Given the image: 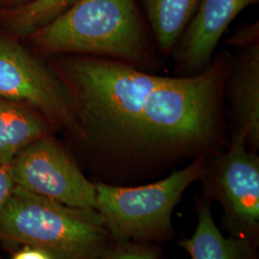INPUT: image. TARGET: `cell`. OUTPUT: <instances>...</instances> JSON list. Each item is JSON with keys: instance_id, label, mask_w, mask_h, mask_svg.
<instances>
[{"instance_id": "13", "label": "cell", "mask_w": 259, "mask_h": 259, "mask_svg": "<svg viewBox=\"0 0 259 259\" xmlns=\"http://www.w3.org/2000/svg\"><path fill=\"white\" fill-rule=\"evenodd\" d=\"M77 0H32L20 6L10 18V27L27 37L65 12Z\"/></svg>"}, {"instance_id": "8", "label": "cell", "mask_w": 259, "mask_h": 259, "mask_svg": "<svg viewBox=\"0 0 259 259\" xmlns=\"http://www.w3.org/2000/svg\"><path fill=\"white\" fill-rule=\"evenodd\" d=\"M235 55L225 85V100L229 104L232 135H238L247 144H259V38L232 46Z\"/></svg>"}, {"instance_id": "16", "label": "cell", "mask_w": 259, "mask_h": 259, "mask_svg": "<svg viewBox=\"0 0 259 259\" xmlns=\"http://www.w3.org/2000/svg\"><path fill=\"white\" fill-rule=\"evenodd\" d=\"M12 259H53V257L45 250L26 246L18 251Z\"/></svg>"}, {"instance_id": "14", "label": "cell", "mask_w": 259, "mask_h": 259, "mask_svg": "<svg viewBox=\"0 0 259 259\" xmlns=\"http://www.w3.org/2000/svg\"><path fill=\"white\" fill-rule=\"evenodd\" d=\"M95 259H157V254L153 250L142 248H125L110 253H104Z\"/></svg>"}, {"instance_id": "17", "label": "cell", "mask_w": 259, "mask_h": 259, "mask_svg": "<svg viewBox=\"0 0 259 259\" xmlns=\"http://www.w3.org/2000/svg\"><path fill=\"white\" fill-rule=\"evenodd\" d=\"M32 0H0V2L5 3V4H19V3H23L22 5H24V3L26 4L28 2H30ZM21 5V6H22Z\"/></svg>"}, {"instance_id": "11", "label": "cell", "mask_w": 259, "mask_h": 259, "mask_svg": "<svg viewBox=\"0 0 259 259\" xmlns=\"http://www.w3.org/2000/svg\"><path fill=\"white\" fill-rule=\"evenodd\" d=\"M157 51L171 55L185 28L193 18L200 0H141Z\"/></svg>"}, {"instance_id": "6", "label": "cell", "mask_w": 259, "mask_h": 259, "mask_svg": "<svg viewBox=\"0 0 259 259\" xmlns=\"http://www.w3.org/2000/svg\"><path fill=\"white\" fill-rule=\"evenodd\" d=\"M0 98L25 104L49 123L72 131L68 94L55 71L23 47L0 39Z\"/></svg>"}, {"instance_id": "3", "label": "cell", "mask_w": 259, "mask_h": 259, "mask_svg": "<svg viewBox=\"0 0 259 259\" xmlns=\"http://www.w3.org/2000/svg\"><path fill=\"white\" fill-rule=\"evenodd\" d=\"M97 210H84L34 194L18 185L0 213V236L47 251L53 259H95L107 232Z\"/></svg>"}, {"instance_id": "4", "label": "cell", "mask_w": 259, "mask_h": 259, "mask_svg": "<svg viewBox=\"0 0 259 259\" xmlns=\"http://www.w3.org/2000/svg\"><path fill=\"white\" fill-rule=\"evenodd\" d=\"M204 156L150 185L121 187L96 184V210L119 240L148 238L171 229V214L186 188L204 175Z\"/></svg>"}, {"instance_id": "7", "label": "cell", "mask_w": 259, "mask_h": 259, "mask_svg": "<svg viewBox=\"0 0 259 259\" xmlns=\"http://www.w3.org/2000/svg\"><path fill=\"white\" fill-rule=\"evenodd\" d=\"M259 0H200L173 51L180 75L203 72L212 62L225 32L241 12Z\"/></svg>"}, {"instance_id": "12", "label": "cell", "mask_w": 259, "mask_h": 259, "mask_svg": "<svg viewBox=\"0 0 259 259\" xmlns=\"http://www.w3.org/2000/svg\"><path fill=\"white\" fill-rule=\"evenodd\" d=\"M181 245L189 252L191 259H243L245 253L240 241L223 236L207 206L199 213V222L192 237L183 241Z\"/></svg>"}, {"instance_id": "2", "label": "cell", "mask_w": 259, "mask_h": 259, "mask_svg": "<svg viewBox=\"0 0 259 259\" xmlns=\"http://www.w3.org/2000/svg\"><path fill=\"white\" fill-rule=\"evenodd\" d=\"M30 37L50 54L98 57L148 72L158 64L136 0H77Z\"/></svg>"}, {"instance_id": "5", "label": "cell", "mask_w": 259, "mask_h": 259, "mask_svg": "<svg viewBox=\"0 0 259 259\" xmlns=\"http://www.w3.org/2000/svg\"><path fill=\"white\" fill-rule=\"evenodd\" d=\"M10 166L19 187L70 207L96 210V185L49 136L22 149Z\"/></svg>"}, {"instance_id": "15", "label": "cell", "mask_w": 259, "mask_h": 259, "mask_svg": "<svg viewBox=\"0 0 259 259\" xmlns=\"http://www.w3.org/2000/svg\"><path fill=\"white\" fill-rule=\"evenodd\" d=\"M16 186L10 165L0 164V213Z\"/></svg>"}, {"instance_id": "1", "label": "cell", "mask_w": 259, "mask_h": 259, "mask_svg": "<svg viewBox=\"0 0 259 259\" xmlns=\"http://www.w3.org/2000/svg\"><path fill=\"white\" fill-rule=\"evenodd\" d=\"M232 55L201 73L160 76L92 56L68 55L54 70L64 83L73 129L109 156L149 160L203 152L225 131V85Z\"/></svg>"}, {"instance_id": "9", "label": "cell", "mask_w": 259, "mask_h": 259, "mask_svg": "<svg viewBox=\"0 0 259 259\" xmlns=\"http://www.w3.org/2000/svg\"><path fill=\"white\" fill-rule=\"evenodd\" d=\"M214 180L228 204L242 222L259 220V158L245 139L232 135L230 148L215 163Z\"/></svg>"}, {"instance_id": "10", "label": "cell", "mask_w": 259, "mask_h": 259, "mask_svg": "<svg viewBox=\"0 0 259 259\" xmlns=\"http://www.w3.org/2000/svg\"><path fill=\"white\" fill-rule=\"evenodd\" d=\"M49 124L36 110L0 98V164L10 165L22 149L48 136Z\"/></svg>"}]
</instances>
